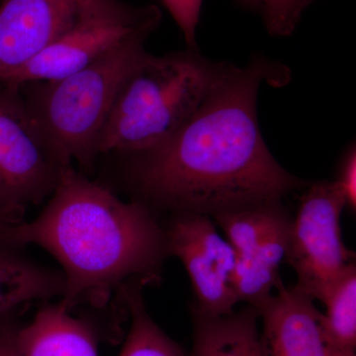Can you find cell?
I'll use <instances>...</instances> for the list:
<instances>
[{"mask_svg":"<svg viewBox=\"0 0 356 356\" xmlns=\"http://www.w3.org/2000/svg\"><path fill=\"white\" fill-rule=\"evenodd\" d=\"M346 198V205L356 207V154L355 149L348 154L344 161L341 177L337 180Z\"/></svg>","mask_w":356,"mask_h":356,"instance_id":"cell-19","label":"cell"},{"mask_svg":"<svg viewBox=\"0 0 356 356\" xmlns=\"http://www.w3.org/2000/svg\"><path fill=\"white\" fill-rule=\"evenodd\" d=\"M346 198L337 181L312 185L301 199L291 225L285 259L297 274L296 288L324 303L351 264L355 252L341 236Z\"/></svg>","mask_w":356,"mask_h":356,"instance_id":"cell-7","label":"cell"},{"mask_svg":"<svg viewBox=\"0 0 356 356\" xmlns=\"http://www.w3.org/2000/svg\"><path fill=\"white\" fill-rule=\"evenodd\" d=\"M226 67L193 51L145 54L117 91L99 154H140L168 139L198 109Z\"/></svg>","mask_w":356,"mask_h":356,"instance_id":"cell-3","label":"cell"},{"mask_svg":"<svg viewBox=\"0 0 356 356\" xmlns=\"http://www.w3.org/2000/svg\"><path fill=\"white\" fill-rule=\"evenodd\" d=\"M301 0H266L262 13L267 31L276 36H288L298 24Z\"/></svg>","mask_w":356,"mask_h":356,"instance_id":"cell-17","label":"cell"},{"mask_svg":"<svg viewBox=\"0 0 356 356\" xmlns=\"http://www.w3.org/2000/svg\"><path fill=\"white\" fill-rule=\"evenodd\" d=\"M290 235L291 226L280 229L250 250L236 254L232 284L238 302H247L257 309L282 283L280 264L286 257Z\"/></svg>","mask_w":356,"mask_h":356,"instance_id":"cell-14","label":"cell"},{"mask_svg":"<svg viewBox=\"0 0 356 356\" xmlns=\"http://www.w3.org/2000/svg\"><path fill=\"white\" fill-rule=\"evenodd\" d=\"M264 60L227 64L198 109L177 132L136 154L133 177L154 202L191 214L280 202L303 181L273 158L261 137L257 102L264 79L282 81Z\"/></svg>","mask_w":356,"mask_h":356,"instance_id":"cell-1","label":"cell"},{"mask_svg":"<svg viewBox=\"0 0 356 356\" xmlns=\"http://www.w3.org/2000/svg\"><path fill=\"white\" fill-rule=\"evenodd\" d=\"M168 254L175 255L191 277L196 311L209 316L234 313L238 303L232 278L236 254L206 215L180 213L165 229Z\"/></svg>","mask_w":356,"mask_h":356,"instance_id":"cell-8","label":"cell"},{"mask_svg":"<svg viewBox=\"0 0 356 356\" xmlns=\"http://www.w3.org/2000/svg\"><path fill=\"white\" fill-rule=\"evenodd\" d=\"M149 35L129 39L95 62L56 81L35 83L23 95L65 163L92 168L103 127L128 72L147 53Z\"/></svg>","mask_w":356,"mask_h":356,"instance_id":"cell-4","label":"cell"},{"mask_svg":"<svg viewBox=\"0 0 356 356\" xmlns=\"http://www.w3.org/2000/svg\"><path fill=\"white\" fill-rule=\"evenodd\" d=\"M316 0H301L299 4V9L301 11V13H303V11L305 10V8L310 6V4L313 3Z\"/></svg>","mask_w":356,"mask_h":356,"instance_id":"cell-24","label":"cell"},{"mask_svg":"<svg viewBox=\"0 0 356 356\" xmlns=\"http://www.w3.org/2000/svg\"><path fill=\"white\" fill-rule=\"evenodd\" d=\"M298 288L281 283L257 307L264 327L261 344L264 356H331L332 346L324 327V314Z\"/></svg>","mask_w":356,"mask_h":356,"instance_id":"cell-10","label":"cell"},{"mask_svg":"<svg viewBox=\"0 0 356 356\" xmlns=\"http://www.w3.org/2000/svg\"><path fill=\"white\" fill-rule=\"evenodd\" d=\"M0 200H1V199H0ZM2 201V200H1Z\"/></svg>","mask_w":356,"mask_h":356,"instance_id":"cell-25","label":"cell"},{"mask_svg":"<svg viewBox=\"0 0 356 356\" xmlns=\"http://www.w3.org/2000/svg\"><path fill=\"white\" fill-rule=\"evenodd\" d=\"M331 356H356L355 350H341V348H332Z\"/></svg>","mask_w":356,"mask_h":356,"instance_id":"cell-22","label":"cell"},{"mask_svg":"<svg viewBox=\"0 0 356 356\" xmlns=\"http://www.w3.org/2000/svg\"><path fill=\"white\" fill-rule=\"evenodd\" d=\"M16 329L14 322L0 325V356H20L15 343Z\"/></svg>","mask_w":356,"mask_h":356,"instance_id":"cell-20","label":"cell"},{"mask_svg":"<svg viewBox=\"0 0 356 356\" xmlns=\"http://www.w3.org/2000/svg\"><path fill=\"white\" fill-rule=\"evenodd\" d=\"M88 0H4L0 6V86L50 46Z\"/></svg>","mask_w":356,"mask_h":356,"instance_id":"cell-9","label":"cell"},{"mask_svg":"<svg viewBox=\"0 0 356 356\" xmlns=\"http://www.w3.org/2000/svg\"><path fill=\"white\" fill-rule=\"evenodd\" d=\"M243 3L248 4V6L259 7V8L262 9L264 3H266V0H240Z\"/></svg>","mask_w":356,"mask_h":356,"instance_id":"cell-23","label":"cell"},{"mask_svg":"<svg viewBox=\"0 0 356 356\" xmlns=\"http://www.w3.org/2000/svg\"><path fill=\"white\" fill-rule=\"evenodd\" d=\"M147 281L134 280L120 291L131 318L130 329L118 356H185L184 350L170 339L147 313L142 290Z\"/></svg>","mask_w":356,"mask_h":356,"instance_id":"cell-15","label":"cell"},{"mask_svg":"<svg viewBox=\"0 0 356 356\" xmlns=\"http://www.w3.org/2000/svg\"><path fill=\"white\" fill-rule=\"evenodd\" d=\"M67 165L20 89L0 86V199L25 213L50 197Z\"/></svg>","mask_w":356,"mask_h":356,"instance_id":"cell-6","label":"cell"},{"mask_svg":"<svg viewBox=\"0 0 356 356\" xmlns=\"http://www.w3.org/2000/svg\"><path fill=\"white\" fill-rule=\"evenodd\" d=\"M50 197L32 221L1 227L0 238L38 245L57 259L65 310L83 301L104 306L128 281L154 282L168 248L165 229L145 204L121 200L72 165Z\"/></svg>","mask_w":356,"mask_h":356,"instance_id":"cell-2","label":"cell"},{"mask_svg":"<svg viewBox=\"0 0 356 356\" xmlns=\"http://www.w3.org/2000/svg\"><path fill=\"white\" fill-rule=\"evenodd\" d=\"M254 308L226 316L194 310V339L191 356H264Z\"/></svg>","mask_w":356,"mask_h":356,"instance_id":"cell-13","label":"cell"},{"mask_svg":"<svg viewBox=\"0 0 356 356\" xmlns=\"http://www.w3.org/2000/svg\"><path fill=\"white\" fill-rule=\"evenodd\" d=\"M161 18V11L154 6L136 7L120 0H88L62 36L0 86L20 88L67 76L129 39L151 34Z\"/></svg>","mask_w":356,"mask_h":356,"instance_id":"cell-5","label":"cell"},{"mask_svg":"<svg viewBox=\"0 0 356 356\" xmlns=\"http://www.w3.org/2000/svg\"><path fill=\"white\" fill-rule=\"evenodd\" d=\"M25 213L14 209L0 200V228L8 225L17 224L24 220Z\"/></svg>","mask_w":356,"mask_h":356,"instance_id":"cell-21","label":"cell"},{"mask_svg":"<svg viewBox=\"0 0 356 356\" xmlns=\"http://www.w3.org/2000/svg\"><path fill=\"white\" fill-rule=\"evenodd\" d=\"M21 248L0 238V325L13 322L30 303L48 301L64 292L62 273L40 266Z\"/></svg>","mask_w":356,"mask_h":356,"instance_id":"cell-12","label":"cell"},{"mask_svg":"<svg viewBox=\"0 0 356 356\" xmlns=\"http://www.w3.org/2000/svg\"><path fill=\"white\" fill-rule=\"evenodd\" d=\"M20 356H99L92 327L60 303L44 304L15 332Z\"/></svg>","mask_w":356,"mask_h":356,"instance_id":"cell-11","label":"cell"},{"mask_svg":"<svg viewBox=\"0 0 356 356\" xmlns=\"http://www.w3.org/2000/svg\"><path fill=\"white\" fill-rule=\"evenodd\" d=\"M324 327L332 348L355 350L356 267L351 264L325 299Z\"/></svg>","mask_w":356,"mask_h":356,"instance_id":"cell-16","label":"cell"},{"mask_svg":"<svg viewBox=\"0 0 356 356\" xmlns=\"http://www.w3.org/2000/svg\"><path fill=\"white\" fill-rule=\"evenodd\" d=\"M172 16L189 48L196 47V28L200 18L203 0H161Z\"/></svg>","mask_w":356,"mask_h":356,"instance_id":"cell-18","label":"cell"}]
</instances>
